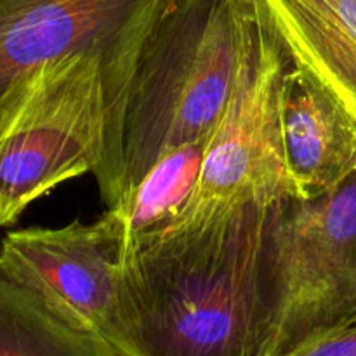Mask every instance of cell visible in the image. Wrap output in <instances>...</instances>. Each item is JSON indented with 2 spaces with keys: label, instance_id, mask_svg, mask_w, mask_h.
<instances>
[{
  "label": "cell",
  "instance_id": "cell-1",
  "mask_svg": "<svg viewBox=\"0 0 356 356\" xmlns=\"http://www.w3.org/2000/svg\"><path fill=\"white\" fill-rule=\"evenodd\" d=\"M271 205L172 229L124 259L134 356H268Z\"/></svg>",
  "mask_w": 356,
  "mask_h": 356
},
{
  "label": "cell",
  "instance_id": "cell-2",
  "mask_svg": "<svg viewBox=\"0 0 356 356\" xmlns=\"http://www.w3.org/2000/svg\"><path fill=\"white\" fill-rule=\"evenodd\" d=\"M257 0H177L146 42L94 172L122 211L167 152L209 141L229 103Z\"/></svg>",
  "mask_w": 356,
  "mask_h": 356
},
{
  "label": "cell",
  "instance_id": "cell-3",
  "mask_svg": "<svg viewBox=\"0 0 356 356\" xmlns=\"http://www.w3.org/2000/svg\"><path fill=\"white\" fill-rule=\"evenodd\" d=\"M106 132L101 59L75 52L42 66L0 125V226L16 225L59 184L96 172Z\"/></svg>",
  "mask_w": 356,
  "mask_h": 356
},
{
  "label": "cell",
  "instance_id": "cell-4",
  "mask_svg": "<svg viewBox=\"0 0 356 356\" xmlns=\"http://www.w3.org/2000/svg\"><path fill=\"white\" fill-rule=\"evenodd\" d=\"M268 356L356 318V172L323 197L271 205Z\"/></svg>",
  "mask_w": 356,
  "mask_h": 356
},
{
  "label": "cell",
  "instance_id": "cell-5",
  "mask_svg": "<svg viewBox=\"0 0 356 356\" xmlns=\"http://www.w3.org/2000/svg\"><path fill=\"white\" fill-rule=\"evenodd\" d=\"M289 63L287 52L257 0L256 26L235 89L207 143L190 205L172 229L236 205L270 207L296 197L282 131V83Z\"/></svg>",
  "mask_w": 356,
  "mask_h": 356
},
{
  "label": "cell",
  "instance_id": "cell-6",
  "mask_svg": "<svg viewBox=\"0 0 356 356\" xmlns=\"http://www.w3.org/2000/svg\"><path fill=\"white\" fill-rule=\"evenodd\" d=\"M176 2L0 0V125L42 66L87 52L106 73L110 132L146 42Z\"/></svg>",
  "mask_w": 356,
  "mask_h": 356
},
{
  "label": "cell",
  "instance_id": "cell-7",
  "mask_svg": "<svg viewBox=\"0 0 356 356\" xmlns=\"http://www.w3.org/2000/svg\"><path fill=\"white\" fill-rule=\"evenodd\" d=\"M3 270L76 329L134 356V320L124 277L122 219L108 209L94 222L24 228L0 242Z\"/></svg>",
  "mask_w": 356,
  "mask_h": 356
},
{
  "label": "cell",
  "instance_id": "cell-8",
  "mask_svg": "<svg viewBox=\"0 0 356 356\" xmlns=\"http://www.w3.org/2000/svg\"><path fill=\"white\" fill-rule=\"evenodd\" d=\"M282 131L298 198L323 197L356 172L355 113L315 75L292 63L282 83Z\"/></svg>",
  "mask_w": 356,
  "mask_h": 356
},
{
  "label": "cell",
  "instance_id": "cell-9",
  "mask_svg": "<svg viewBox=\"0 0 356 356\" xmlns=\"http://www.w3.org/2000/svg\"><path fill=\"white\" fill-rule=\"evenodd\" d=\"M292 65L329 87L356 117V0H259Z\"/></svg>",
  "mask_w": 356,
  "mask_h": 356
},
{
  "label": "cell",
  "instance_id": "cell-10",
  "mask_svg": "<svg viewBox=\"0 0 356 356\" xmlns=\"http://www.w3.org/2000/svg\"><path fill=\"white\" fill-rule=\"evenodd\" d=\"M209 141L174 148L156 160L122 211L124 259L170 232L190 205Z\"/></svg>",
  "mask_w": 356,
  "mask_h": 356
},
{
  "label": "cell",
  "instance_id": "cell-11",
  "mask_svg": "<svg viewBox=\"0 0 356 356\" xmlns=\"http://www.w3.org/2000/svg\"><path fill=\"white\" fill-rule=\"evenodd\" d=\"M0 356H125L70 325L0 264Z\"/></svg>",
  "mask_w": 356,
  "mask_h": 356
},
{
  "label": "cell",
  "instance_id": "cell-12",
  "mask_svg": "<svg viewBox=\"0 0 356 356\" xmlns=\"http://www.w3.org/2000/svg\"><path fill=\"white\" fill-rule=\"evenodd\" d=\"M285 356H356V318L318 334Z\"/></svg>",
  "mask_w": 356,
  "mask_h": 356
}]
</instances>
